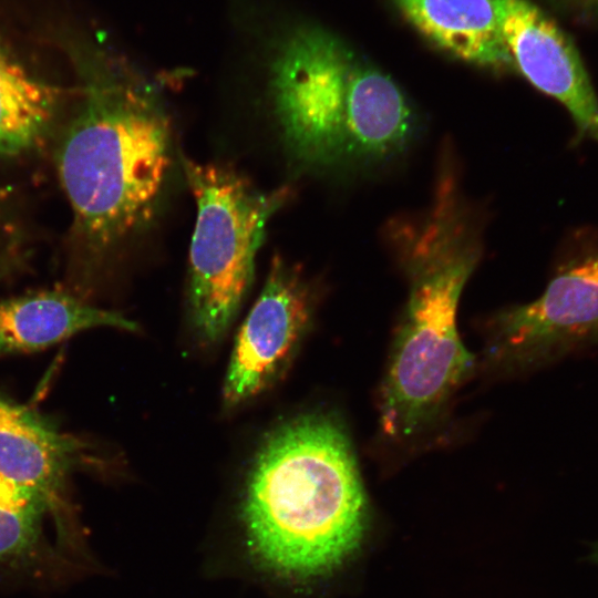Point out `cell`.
I'll use <instances>...</instances> for the list:
<instances>
[{
  "instance_id": "cell-13",
  "label": "cell",
  "mask_w": 598,
  "mask_h": 598,
  "mask_svg": "<svg viewBox=\"0 0 598 598\" xmlns=\"http://www.w3.org/2000/svg\"><path fill=\"white\" fill-rule=\"evenodd\" d=\"M49 513L43 497L0 475V563H23L34 557Z\"/></svg>"
},
{
  "instance_id": "cell-8",
  "label": "cell",
  "mask_w": 598,
  "mask_h": 598,
  "mask_svg": "<svg viewBox=\"0 0 598 598\" xmlns=\"http://www.w3.org/2000/svg\"><path fill=\"white\" fill-rule=\"evenodd\" d=\"M515 66L569 113L578 138L598 143V97L573 40L529 0H493Z\"/></svg>"
},
{
  "instance_id": "cell-6",
  "label": "cell",
  "mask_w": 598,
  "mask_h": 598,
  "mask_svg": "<svg viewBox=\"0 0 598 598\" xmlns=\"http://www.w3.org/2000/svg\"><path fill=\"white\" fill-rule=\"evenodd\" d=\"M485 359L498 371H530L598 343V244L570 252L534 301L488 320Z\"/></svg>"
},
{
  "instance_id": "cell-14",
  "label": "cell",
  "mask_w": 598,
  "mask_h": 598,
  "mask_svg": "<svg viewBox=\"0 0 598 598\" xmlns=\"http://www.w3.org/2000/svg\"><path fill=\"white\" fill-rule=\"evenodd\" d=\"M568 8L584 16L598 13V0H563Z\"/></svg>"
},
{
  "instance_id": "cell-7",
  "label": "cell",
  "mask_w": 598,
  "mask_h": 598,
  "mask_svg": "<svg viewBox=\"0 0 598 598\" xmlns=\"http://www.w3.org/2000/svg\"><path fill=\"white\" fill-rule=\"evenodd\" d=\"M312 309L311 290L301 272L275 256L235 340L223 386L225 406L254 399L281 377L310 324Z\"/></svg>"
},
{
  "instance_id": "cell-10",
  "label": "cell",
  "mask_w": 598,
  "mask_h": 598,
  "mask_svg": "<svg viewBox=\"0 0 598 598\" xmlns=\"http://www.w3.org/2000/svg\"><path fill=\"white\" fill-rule=\"evenodd\" d=\"M96 327L137 330L122 313L91 306L68 291L9 298L0 301V357L43 350Z\"/></svg>"
},
{
  "instance_id": "cell-3",
  "label": "cell",
  "mask_w": 598,
  "mask_h": 598,
  "mask_svg": "<svg viewBox=\"0 0 598 598\" xmlns=\"http://www.w3.org/2000/svg\"><path fill=\"white\" fill-rule=\"evenodd\" d=\"M270 89L283 143L313 168L375 164L401 153L413 111L396 83L318 29L283 42Z\"/></svg>"
},
{
  "instance_id": "cell-5",
  "label": "cell",
  "mask_w": 598,
  "mask_h": 598,
  "mask_svg": "<svg viewBox=\"0 0 598 598\" xmlns=\"http://www.w3.org/2000/svg\"><path fill=\"white\" fill-rule=\"evenodd\" d=\"M183 168L197 207L189 247V315L198 339L212 344L234 321L254 280L267 224L290 189H259L221 163L184 157Z\"/></svg>"
},
{
  "instance_id": "cell-9",
  "label": "cell",
  "mask_w": 598,
  "mask_h": 598,
  "mask_svg": "<svg viewBox=\"0 0 598 598\" xmlns=\"http://www.w3.org/2000/svg\"><path fill=\"white\" fill-rule=\"evenodd\" d=\"M86 448L37 410L0 395V475L43 497L59 527L68 478Z\"/></svg>"
},
{
  "instance_id": "cell-11",
  "label": "cell",
  "mask_w": 598,
  "mask_h": 598,
  "mask_svg": "<svg viewBox=\"0 0 598 598\" xmlns=\"http://www.w3.org/2000/svg\"><path fill=\"white\" fill-rule=\"evenodd\" d=\"M437 47L480 65L513 66L493 0H393Z\"/></svg>"
},
{
  "instance_id": "cell-1",
  "label": "cell",
  "mask_w": 598,
  "mask_h": 598,
  "mask_svg": "<svg viewBox=\"0 0 598 598\" xmlns=\"http://www.w3.org/2000/svg\"><path fill=\"white\" fill-rule=\"evenodd\" d=\"M73 50L80 101L56 165L75 229L97 257L152 220L172 165V122L151 83L97 51Z\"/></svg>"
},
{
  "instance_id": "cell-2",
  "label": "cell",
  "mask_w": 598,
  "mask_h": 598,
  "mask_svg": "<svg viewBox=\"0 0 598 598\" xmlns=\"http://www.w3.org/2000/svg\"><path fill=\"white\" fill-rule=\"evenodd\" d=\"M244 517L258 558L286 576L328 571L358 546L364 496L337 416L302 414L265 441L249 474Z\"/></svg>"
},
{
  "instance_id": "cell-4",
  "label": "cell",
  "mask_w": 598,
  "mask_h": 598,
  "mask_svg": "<svg viewBox=\"0 0 598 598\" xmlns=\"http://www.w3.org/2000/svg\"><path fill=\"white\" fill-rule=\"evenodd\" d=\"M434 228L410 259L411 290L380 394L382 433L405 442L432 426L473 368L456 327L475 256Z\"/></svg>"
},
{
  "instance_id": "cell-12",
  "label": "cell",
  "mask_w": 598,
  "mask_h": 598,
  "mask_svg": "<svg viewBox=\"0 0 598 598\" xmlns=\"http://www.w3.org/2000/svg\"><path fill=\"white\" fill-rule=\"evenodd\" d=\"M53 86L31 74L0 38V155L34 147L52 124Z\"/></svg>"
}]
</instances>
